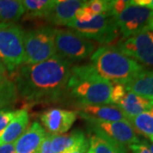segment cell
I'll list each match as a JSON object with an SVG mask.
<instances>
[{
	"label": "cell",
	"instance_id": "cell-23",
	"mask_svg": "<svg viewBox=\"0 0 153 153\" xmlns=\"http://www.w3.org/2000/svg\"><path fill=\"white\" fill-rule=\"evenodd\" d=\"M18 97L14 81L6 76L0 80V110L12 105Z\"/></svg>",
	"mask_w": 153,
	"mask_h": 153
},
{
	"label": "cell",
	"instance_id": "cell-20",
	"mask_svg": "<svg viewBox=\"0 0 153 153\" xmlns=\"http://www.w3.org/2000/svg\"><path fill=\"white\" fill-rule=\"evenodd\" d=\"M24 15L22 0H0V23H16Z\"/></svg>",
	"mask_w": 153,
	"mask_h": 153
},
{
	"label": "cell",
	"instance_id": "cell-34",
	"mask_svg": "<svg viewBox=\"0 0 153 153\" xmlns=\"http://www.w3.org/2000/svg\"><path fill=\"white\" fill-rule=\"evenodd\" d=\"M149 139H150V140H152V143H153V136H152L151 138H149Z\"/></svg>",
	"mask_w": 153,
	"mask_h": 153
},
{
	"label": "cell",
	"instance_id": "cell-10",
	"mask_svg": "<svg viewBox=\"0 0 153 153\" xmlns=\"http://www.w3.org/2000/svg\"><path fill=\"white\" fill-rule=\"evenodd\" d=\"M140 65L153 67V32L145 31L122 39L117 47Z\"/></svg>",
	"mask_w": 153,
	"mask_h": 153
},
{
	"label": "cell",
	"instance_id": "cell-33",
	"mask_svg": "<svg viewBox=\"0 0 153 153\" xmlns=\"http://www.w3.org/2000/svg\"><path fill=\"white\" fill-rule=\"evenodd\" d=\"M145 142H146V146H147L148 148H149V150L151 151V152L153 153V143H148L146 142V141H145Z\"/></svg>",
	"mask_w": 153,
	"mask_h": 153
},
{
	"label": "cell",
	"instance_id": "cell-1",
	"mask_svg": "<svg viewBox=\"0 0 153 153\" xmlns=\"http://www.w3.org/2000/svg\"><path fill=\"white\" fill-rule=\"evenodd\" d=\"M71 67L70 61L55 55L40 63L22 65L12 80L18 95L27 103L56 101L66 91Z\"/></svg>",
	"mask_w": 153,
	"mask_h": 153
},
{
	"label": "cell",
	"instance_id": "cell-27",
	"mask_svg": "<svg viewBox=\"0 0 153 153\" xmlns=\"http://www.w3.org/2000/svg\"><path fill=\"white\" fill-rule=\"evenodd\" d=\"M128 148L131 151L132 153H152L145 141L133 144Z\"/></svg>",
	"mask_w": 153,
	"mask_h": 153
},
{
	"label": "cell",
	"instance_id": "cell-17",
	"mask_svg": "<svg viewBox=\"0 0 153 153\" xmlns=\"http://www.w3.org/2000/svg\"><path fill=\"white\" fill-rule=\"evenodd\" d=\"M116 105L124 112L128 119L151 109L153 106L152 101L128 91H127L125 95Z\"/></svg>",
	"mask_w": 153,
	"mask_h": 153
},
{
	"label": "cell",
	"instance_id": "cell-26",
	"mask_svg": "<svg viewBox=\"0 0 153 153\" xmlns=\"http://www.w3.org/2000/svg\"><path fill=\"white\" fill-rule=\"evenodd\" d=\"M38 153H55L51 146V134H49V133H47L44 137Z\"/></svg>",
	"mask_w": 153,
	"mask_h": 153
},
{
	"label": "cell",
	"instance_id": "cell-15",
	"mask_svg": "<svg viewBox=\"0 0 153 153\" xmlns=\"http://www.w3.org/2000/svg\"><path fill=\"white\" fill-rule=\"evenodd\" d=\"M29 120V114L27 110H17L13 120L0 134V146L16 142L27 128Z\"/></svg>",
	"mask_w": 153,
	"mask_h": 153
},
{
	"label": "cell",
	"instance_id": "cell-29",
	"mask_svg": "<svg viewBox=\"0 0 153 153\" xmlns=\"http://www.w3.org/2000/svg\"><path fill=\"white\" fill-rule=\"evenodd\" d=\"M0 153H16L15 143L4 144L0 146Z\"/></svg>",
	"mask_w": 153,
	"mask_h": 153
},
{
	"label": "cell",
	"instance_id": "cell-25",
	"mask_svg": "<svg viewBox=\"0 0 153 153\" xmlns=\"http://www.w3.org/2000/svg\"><path fill=\"white\" fill-rule=\"evenodd\" d=\"M16 114V111H12L9 109H1L0 110V134L4 131L7 126Z\"/></svg>",
	"mask_w": 153,
	"mask_h": 153
},
{
	"label": "cell",
	"instance_id": "cell-30",
	"mask_svg": "<svg viewBox=\"0 0 153 153\" xmlns=\"http://www.w3.org/2000/svg\"><path fill=\"white\" fill-rule=\"evenodd\" d=\"M88 149V143L84 144V145H82L81 146H79V147L75 149L74 151H72L70 153H86Z\"/></svg>",
	"mask_w": 153,
	"mask_h": 153
},
{
	"label": "cell",
	"instance_id": "cell-32",
	"mask_svg": "<svg viewBox=\"0 0 153 153\" xmlns=\"http://www.w3.org/2000/svg\"><path fill=\"white\" fill-rule=\"evenodd\" d=\"M149 30L153 32V12L152 18H151V21H150V24H149Z\"/></svg>",
	"mask_w": 153,
	"mask_h": 153
},
{
	"label": "cell",
	"instance_id": "cell-16",
	"mask_svg": "<svg viewBox=\"0 0 153 153\" xmlns=\"http://www.w3.org/2000/svg\"><path fill=\"white\" fill-rule=\"evenodd\" d=\"M87 143L88 140L81 130H74L70 134L60 135H51V146L55 153H70Z\"/></svg>",
	"mask_w": 153,
	"mask_h": 153
},
{
	"label": "cell",
	"instance_id": "cell-19",
	"mask_svg": "<svg viewBox=\"0 0 153 153\" xmlns=\"http://www.w3.org/2000/svg\"><path fill=\"white\" fill-rule=\"evenodd\" d=\"M128 148L117 145L105 137L92 134L88 140L86 153H127Z\"/></svg>",
	"mask_w": 153,
	"mask_h": 153
},
{
	"label": "cell",
	"instance_id": "cell-9",
	"mask_svg": "<svg viewBox=\"0 0 153 153\" xmlns=\"http://www.w3.org/2000/svg\"><path fill=\"white\" fill-rule=\"evenodd\" d=\"M87 123L93 134L102 135L123 147L128 148L133 144L140 142L128 120L118 122L87 120Z\"/></svg>",
	"mask_w": 153,
	"mask_h": 153
},
{
	"label": "cell",
	"instance_id": "cell-31",
	"mask_svg": "<svg viewBox=\"0 0 153 153\" xmlns=\"http://www.w3.org/2000/svg\"><path fill=\"white\" fill-rule=\"evenodd\" d=\"M7 76V70L6 67L4 65V63L2 62V60H0V80L5 78Z\"/></svg>",
	"mask_w": 153,
	"mask_h": 153
},
{
	"label": "cell",
	"instance_id": "cell-4",
	"mask_svg": "<svg viewBox=\"0 0 153 153\" xmlns=\"http://www.w3.org/2000/svg\"><path fill=\"white\" fill-rule=\"evenodd\" d=\"M24 34L16 23H0V60L12 73L24 63Z\"/></svg>",
	"mask_w": 153,
	"mask_h": 153
},
{
	"label": "cell",
	"instance_id": "cell-24",
	"mask_svg": "<svg viewBox=\"0 0 153 153\" xmlns=\"http://www.w3.org/2000/svg\"><path fill=\"white\" fill-rule=\"evenodd\" d=\"M126 93H127V89H126L125 84L112 82L111 92V104H118V102L125 95Z\"/></svg>",
	"mask_w": 153,
	"mask_h": 153
},
{
	"label": "cell",
	"instance_id": "cell-12",
	"mask_svg": "<svg viewBox=\"0 0 153 153\" xmlns=\"http://www.w3.org/2000/svg\"><path fill=\"white\" fill-rule=\"evenodd\" d=\"M81 0H55L45 20L54 26H67L75 19L76 12L85 4Z\"/></svg>",
	"mask_w": 153,
	"mask_h": 153
},
{
	"label": "cell",
	"instance_id": "cell-18",
	"mask_svg": "<svg viewBox=\"0 0 153 153\" xmlns=\"http://www.w3.org/2000/svg\"><path fill=\"white\" fill-rule=\"evenodd\" d=\"M128 92L153 101V71H145L125 84Z\"/></svg>",
	"mask_w": 153,
	"mask_h": 153
},
{
	"label": "cell",
	"instance_id": "cell-21",
	"mask_svg": "<svg viewBox=\"0 0 153 153\" xmlns=\"http://www.w3.org/2000/svg\"><path fill=\"white\" fill-rule=\"evenodd\" d=\"M55 0H22L25 14L28 18L45 19Z\"/></svg>",
	"mask_w": 153,
	"mask_h": 153
},
{
	"label": "cell",
	"instance_id": "cell-11",
	"mask_svg": "<svg viewBox=\"0 0 153 153\" xmlns=\"http://www.w3.org/2000/svg\"><path fill=\"white\" fill-rule=\"evenodd\" d=\"M42 124L51 135H60L69 131L76 119V111L51 108L39 116Z\"/></svg>",
	"mask_w": 153,
	"mask_h": 153
},
{
	"label": "cell",
	"instance_id": "cell-13",
	"mask_svg": "<svg viewBox=\"0 0 153 153\" xmlns=\"http://www.w3.org/2000/svg\"><path fill=\"white\" fill-rule=\"evenodd\" d=\"M77 113L86 121L118 122L128 120L124 112L117 105L112 104L81 105Z\"/></svg>",
	"mask_w": 153,
	"mask_h": 153
},
{
	"label": "cell",
	"instance_id": "cell-5",
	"mask_svg": "<svg viewBox=\"0 0 153 153\" xmlns=\"http://www.w3.org/2000/svg\"><path fill=\"white\" fill-rule=\"evenodd\" d=\"M25 59L23 65H33L49 60L56 55L55 33L51 27H41L24 34Z\"/></svg>",
	"mask_w": 153,
	"mask_h": 153
},
{
	"label": "cell",
	"instance_id": "cell-7",
	"mask_svg": "<svg viewBox=\"0 0 153 153\" xmlns=\"http://www.w3.org/2000/svg\"><path fill=\"white\" fill-rule=\"evenodd\" d=\"M66 27L83 38L101 44H111L120 35L114 16L110 12L96 16L88 22L73 20Z\"/></svg>",
	"mask_w": 153,
	"mask_h": 153
},
{
	"label": "cell",
	"instance_id": "cell-3",
	"mask_svg": "<svg viewBox=\"0 0 153 153\" xmlns=\"http://www.w3.org/2000/svg\"><path fill=\"white\" fill-rule=\"evenodd\" d=\"M90 59L91 65L99 75L111 82L126 84L146 71L144 66L114 46L100 47Z\"/></svg>",
	"mask_w": 153,
	"mask_h": 153
},
{
	"label": "cell",
	"instance_id": "cell-6",
	"mask_svg": "<svg viewBox=\"0 0 153 153\" xmlns=\"http://www.w3.org/2000/svg\"><path fill=\"white\" fill-rule=\"evenodd\" d=\"M54 33L56 55L71 63L85 60L95 51L93 41L71 29L54 28Z\"/></svg>",
	"mask_w": 153,
	"mask_h": 153
},
{
	"label": "cell",
	"instance_id": "cell-14",
	"mask_svg": "<svg viewBox=\"0 0 153 153\" xmlns=\"http://www.w3.org/2000/svg\"><path fill=\"white\" fill-rule=\"evenodd\" d=\"M46 134L38 122H33L15 142L16 153H38Z\"/></svg>",
	"mask_w": 153,
	"mask_h": 153
},
{
	"label": "cell",
	"instance_id": "cell-28",
	"mask_svg": "<svg viewBox=\"0 0 153 153\" xmlns=\"http://www.w3.org/2000/svg\"><path fill=\"white\" fill-rule=\"evenodd\" d=\"M132 3L153 11V0H133Z\"/></svg>",
	"mask_w": 153,
	"mask_h": 153
},
{
	"label": "cell",
	"instance_id": "cell-8",
	"mask_svg": "<svg viewBox=\"0 0 153 153\" xmlns=\"http://www.w3.org/2000/svg\"><path fill=\"white\" fill-rule=\"evenodd\" d=\"M152 12L129 1L125 8L114 16L119 33L123 37L122 39L148 31Z\"/></svg>",
	"mask_w": 153,
	"mask_h": 153
},
{
	"label": "cell",
	"instance_id": "cell-2",
	"mask_svg": "<svg viewBox=\"0 0 153 153\" xmlns=\"http://www.w3.org/2000/svg\"><path fill=\"white\" fill-rule=\"evenodd\" d=\"M112 82L99 75L91 64L71 67L66 90L81 105L111 104Z\"/></svg>",
	"mask_w": 153,
	"mask_h": 153
},
{
	"label": "cell",
	"instance_id": "cell-22",
	"mask_svg": "<svg viewBox=\"0 0 153 153\" xmlns=\"http://www.w3.org/2000/svg\"><path fill=\"white\" fill-rule=\"evenodd\" d=\"M128 120L136 133L147 138L153 136V106L151 109L130 117Z\"/></svg>",
	"mask_w": 153,
	"mask_h": 153
},
{
	"label": "cell",
	"instance_id": "cell-35",
	"mask_svg": "<svg viewBox=\"0 0 153 153\" xmlns=\"http://www.w3.org/2000/svg\"><path fill=\"white\" fill-rule=\"evenodd\" d=\"M152 105H153V101H152Z\"/></svg>",
	"mask_w": 153,
	"mask_h": 153
}]
</instances>
